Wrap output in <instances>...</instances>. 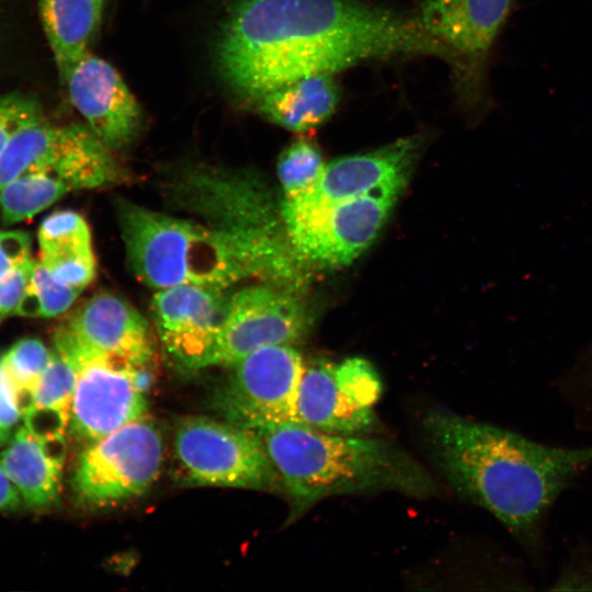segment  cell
Here are the masks:
<instances>
[{"mask_svg": "<svg viewBox=\"0 0 592 592\" xmlns=\"http://www.w3.org/2000/svg\"><path fill=\"white\" fill-rule=\"evenodd\" d=\"M308 328L303 305L272 285L246 286L228 299L212 365L234 366L252 352L291 345Z\"/></svg>", "mask_w": 592, "mask_h": 592, "instance_id": "cell-12", "label": "cell"}, {"mask_svg": "<svg viewBox=\"0 0 592 592\" xmlns=\"http://www.w3.org/2000/svg\"><path fill=\"white\" fill-rule=\"evenodd\" d=\"M325 166L319 149L311 141L300 138L292 143L281 153L277 162L283 198H293L308 191Z\"/></svg>", "mask_w": 592, "mask_h": 592, "instance_id": "cell-27", "label": "cell"}, {"mask_svg": "<svg viewBox=\"0 0 592 592\" xmlns=\"http://www.w3.org/2000/svg\"><path fill=\"white\" fill-rule=\"evenodd\" d=\"M52 357V352L36 338L15 342L0 363L14 387L22 415L32 406L34 392Z\"/></svg>", "mask_w": 592, "mask_h": 592, "instance_id": "cell-24", "label": "cell"}, {"mask_svg": "<svg viewBox=\"0 0 592 592\" xmlns=\"http://www.w3.org/2000/svg\"><path fill=\"white\" fill-rule=\"evenodd\" d=\"M42 117L36 101L18 93L0 95V155L19 130Z\"/></svg>", "mask_w": 592, "mask_h": 592, "instance_id": "cell-30", "label": "cell"}, {"mask_svg": "<svg viewBox=\"0 0 592 592\" xmlns=\"http://www.w3.org/2000/svg\"><path fill=\"white\" fill-rule=\"evenodd\" d=\"M339 89L333 75L307 76L273 89L251 103L266 119L295 133H307L335 111Z\"/></svg>", "mask_w": 592, "mask_h": 592, "instance_id": "cell-21", "label": "cell"}, {"mask_svg": "<svg viewBox=\"0 0 592 592\" xmlns=\"http://www.w3.org/2000/svg\"><path fill=\"white\" fill-rule=\"evenodd\" d=\"M255 432L291 501L287 522L333 496L394 491L425 499L437 493L428 470L388 440L328 433L300 422Z\"/></svg>", "mask_w": 592, "mask_h": 592, "instance_id": "cell-3", "label": "cell"}, {"mask_svg": "<svg viewBox=\"0 0 592 592\" xmlns=\"http://www.w3.org/2000/svg\"><path fill=\"white\" fill-rule=\"evenodd\" d=\"M180 201L206 225L236 240L257 262L262 278L294 281L298 262L281 214L258 182L228 172L198 170L180 183Z\"/></svg>", "mask_w": 592, "mask_h": 592, "instance_id": "cell-5", "label": "cell"}, {"mask_svg": "<svg viewBox=\"0 0 592 592\" xmlns=\"http://www.w3.org/2000/svg\"><path fill=\"white\" fill-rule=\"evenodd\" d=\"M31 236L22 230H0V275L20 266L30 259Z\"/></svg>", "mask_w": 592, "mask_h": 592, "instance_id": "cell-32", "label": "cell"}, {"mask_svg": "<svg viewBox=\"0 0 592 592\" xmlns=\"http://www.w3.org/2000/svg\"><path fill=\"white\" fill-rule=\"evenodd\" d=\"M423 434L451 487L500 521L533 558L560 493L592 465V445L557 447L434 407Z\"/></svg>", "mask_w": 592, "mask_h": 592, "instance_id": "cell-2", "label": "cell"}, {"mask_svg": "<svg viewBox=\"0 0 592 592\" xmlns=\"http://www.w3.org/2000/svg\"><path fill=\"white\" fill-rule=\"evenodd\" d=\"M81 291L58 282L41 261H33L31 276L15 314L44 318L58 316L72 305Z\"/></svg>", "mask_w": 592, "mask_h": 592, "instance_id": "cell-25", "label": "cell"}, {"mask_svg": "<svg viewBox=\"0 0 592 592\" xmlns=\"http://www.w3.org/2000/svg\"><path fill=\"white\" fill-rule=\"evenodd\" d=\"M515 0H424L418 21L454 55L477 84L487 56Z\"/></svg>", "mask_w": 592, "mask_h": 592, "instance_id": "cell-16", "label": "cell"}, {"mask_svg": "<svg viewBox=\"0 0 592 592\" xmlns=\"http://www.w3.org/2000/svg\"><path fill=\"white\" fill-rule=\"evenodd\" d=\"M419 148L418 137H406L371 152L339 158L325 166L308 191L283 198L281 216L360 197L388 185H405Z\"/></svg>", "mask_w": 592, "mask_h": 592, "instance_id": "cell-14", "label": "cell"}, {"mask_svg": "<svg viewBox=\"0 0 592 592\" xmlns=\"http://www.w3.org/2000/svg\"><path fill=\"white\" fill-rule=\"evenodd\" d=\"M11 435L3 432L1 429H0V445L7 443L9 440H10Z\"/></svg>", "mask_w": 592, "mask_h": 592, "instance_id": "cell-34", "label": "cell"}, {"mask_svg": "<svg viewBox=\"0 0 592 592\" xmlns=\"http://www.w3.org/2000/svg\"><path fill=\"white\" fill-rule=\"evenodd\" d=\"M118 223L135 275L156 289L179 285L226 288L261 273L231 237L208 225L124 202Z\"/></svg>", "mask_w": 592, "mask_h": 592, "instance_id": "cell-4", "label": "cell"}, {"mask_svg": "<svg viewBox=\"0 0 592 592\" xmlns=\"http://www.w3.org/2000/svg\"><path fill=\"white\" fill-rule=\"evenodd\" d=\"M104 0H39L42 24L61 80L88 52Z\"/></svg>", "mask_w": 592, "mask_h": 592, "instance_id": "cell-22", "label": "cell"}, {"mask_svg": "<svg viewBox=\"0 0 592 592\" xmlns=\"http://www.w3.org/2000/svg\"><path fill=\"white\" fill-rule=\"evenodd\" d=\"M77 383V369L69 358L57 351L34 392L31 407L55 415L70 424L71 402Z\"/></svg>", "mask_w": 592, "mask_h": 592, "instance_id": "cell-26", "label": "cell"}, {"mask_svg": "<svg viewBox=\"0 0 592 592\" xmlns=\"http://www.w3.org/2000/svg\"><path fill=\"white\" fill-rule=\"evenodd\" d=\"M162 440L139 419L95 440L79 457L73 489L86 504L103 505L141 494L156 479Z\"/></svg>", "mask_w": 592, "mask_h": 592, "instance_id": "cell-10", "label": "cell"}, {"mask_svg": "<svg viewBox=\"0 0 592 592\" xmlns=\"http://www.w3.org/2000/svg\"><path fill=\"white\" fill-rule=\"evenodd\" d=\"M226 84L246 101L369 59L453 53L421 23L357 0H238L216 41Z\"/></svg>", "mask_w": 592, "mask_h": 592, "instance_id": "cell-1", "label": "cell"}, {"mask_svg": "<svg viewBox=\"0 0 592 592\" xmlns=\"http://www.w3.org/2000/svg\"><path fill=\"white\" fill-rule=\"evenodd\" d=\"M70 186L59 178L41 171L24 172L0 191L3 223L11 225L35 216L47 208Z\"/></svg>", "mask_w": 592, "mask_h": 592, "instance_id": "cell-23", "label": "cell"}, {"mask_svg": "<svg viewBox=\"0 0 592 592\" xmlns=\"http://www.w3.org/2000/svg\"><path fill=\"white\" fill-rule=\"evenodd\" d=\"M402 184L282 217L288 241L301 261L349 264L376 239Z\"/></svg>", "mask_w": 592, "mask_h": 592, "instance_id": "cell-9", "label": "cell"}, {"mask_svg": "<svg viewBox=\"0 0 592 592\" xmlns=\"http://www.w3.org/2000/svg\"><path fill=\"white\" fill-rule=\"evenodd\" d=\"M297 413L300 423L328 433L363 435L378 428L374 409L354 403L338 384L335 363L323 358L304 366Z\"/></svg>", "mask_w": 592, "mask_h": 592, "instance_id": "cell-18", "label": "cell"}, {"mask_svg": "<svg viewBox=\"0 0 592 592\" xmlns=\"http://www.w3.org/2000/svg\"><path fill=\"white\" fill-rule=\"evenodd\" d=\"M224 288L179 285L152 298L157 332L168 352L187 368L212 365L229 297Z\"/></svg>", "mask_w": 592, "mask_h": 592, "instance_id": "cell-13", "label": "cell"}, {"mask_svg": "<svg viewBox=\"0 0 592 592\" xmlns=\"http://www.w3.org/2000/svg\"><path fill=\"white\" fill-rule=\"evenodd\" d=\"M41 262L60 283L83 289L94 277L90 228L73 210L47 216L38 228Z\"/></svg>", "mask_w": 592, "mask_h": 592, "instance_id": "cell-20", "label": "cell"}, {"mask_svg": "<svg viewBox=\"0 0 592 592\" xmlns=\"http://www.w3.org/2000/svg\"><path fill=\"white\" fill-rule=\"evenodd\" d=\"M54 341L55 351L77 369L70 411V428L77 436L95 441L143 418L146 400L132 379L141 365L93 350L62 327L57 329Z\"/></svg>", "mask_w": 592, "mask_h": 592, "instance_id": "cell-7", "label": "cell"}, {"mask_svg": "<svg viewBox=\"0 0 592 592\" xmlns=\"http://www.w3.org/2000/svg\"><path fill=\"white\" fill-rule=\"evenodd\" d=\"M174 445L179 462L195 483L257 490L282 487L255 431L208 418H187L177 429Z\"/></svg>", "mask_w": 592, "mask_h": 592, "instance_id": "cell-8", "label": "cell"}, {"mask_svg": "<svg viewBox=\"0 0 592 592\" xmlns=\"http://www.w3.org/2000/svg\"><path fill=\"white\" fill-rule=\"evenodd\" d=\"M304 366L300 353L288 344L252 352L234 365L219 409L228 422L252 431L299 422L297 400Z\"/></svg>", "mask_w": 592, "mask_h": 592, "instance_id": "cell-11", "label": "cell"}, {"mask_svg": "<svg viewBox=\"0 0 592 592\" xmlns=\"http://www.w3.org/2000/svg\"><path fill=\"white\" fill-rule=\"evenodd\" d=\"M21 504L22 499L19 490L0 464V511H15L21 508Z\"/></svg>", "mask_w": 592, "mask_h": 592, "instance_id": "cell-33", "label": "cell"}, {"mask_svg": "<svg viewBox=\"0 0 592 592\" xmlns=\"http://www.w3.org/2000/svg\"><path fill=\"white\" fill-rule=\"evenodd\" d=\"M33 261L0 275V322L15 312L29 283Z\"/></svg>", "mask_w": 592, "mask_h": 592, "instance_id": "cell-31", "label": "cell"}, {"mask_svg": "<svg viewBox=\"0 0 592 592\" xmlns=\"http://www.w3.org/2000/svg\"><path fill=\"white\" fill-rule=\"evenodd\" d=\"M339 386L360 407L374 409L382 395V380L374 366L361 357L335 363Z\"/></svg>", "mask_w": 592, "mask_h": 592, "instance_id": "cell-28", "label": "cell"}, {"mask_svg": "<svg viewBox=\"0 0 592 592\" xmlns=\"http://www.w3.org/2000/svg\"><path fill=\"white\" fill-rule=\"evenodd\" d=\"M99 137L77 124L42 117L19 130L0 155V191L24 172L53 174L70 189H95L118 180V166Z\"/></svg>", "mask_w": 592, "mask_h": 592, "instance_id": "cell-6", "label": "cell"}, {"mask_svg": "<svg viewBox=\"0 0 592 592\" xmlns=\"http://www.w3.org/2000/svg\"><path fill=\"white\" fill-rule=\"evenodd\" d=\"M82 344L134 365H150L155 355L148 321L129 303L100 293L62 326Z\"/></svg>", "mask_w": 592, "mask_h": 592, "instance_id": "cell-17", "label": "cell"}, {"mask_svg": "<svg viewBox=\"0 0 592 592\" xmlns=\"http://www.w3.org/2000/svg\"><path fill=\"white\" fill-rule=\"evenodd\" d=\"M62 82L87 126L107 148L133 141L141 127V109L111 64L88 50Z\"/></svg>", "mask_w": 592, "mask_h": 592, "instance_id": "cell-15", "label": "cell"}, {"mask_svg": "<svg viewBox=\"0 0 592 592\" xmlns=\"http://www.w3.org/2000/svg\"><path fill=\"white\" fill-rule=\"evenodd\" d=\"M566 399L581 415L592 422V344L578 357L562 379Z\"/></svg>", "mask_w": 592, "mask_h": 592, "instance_id": "cell-29", "label": "cell"}, {"mask_svg": "<svg viewBox=\"0 0 592 592\" xmlns=\"http://www.w3.org/2000/svg\"><path fill=\"white\" fill-rule=\"evenodd\" d=\"M64 458L65 437L42 439L20 428L0 454V464L24 504L41 509L59 497Z\"/></svg>", "mask_w": 592, "mask_h": 592, "instance_id": "cell-19", "label": "cell"}]
</instances>
